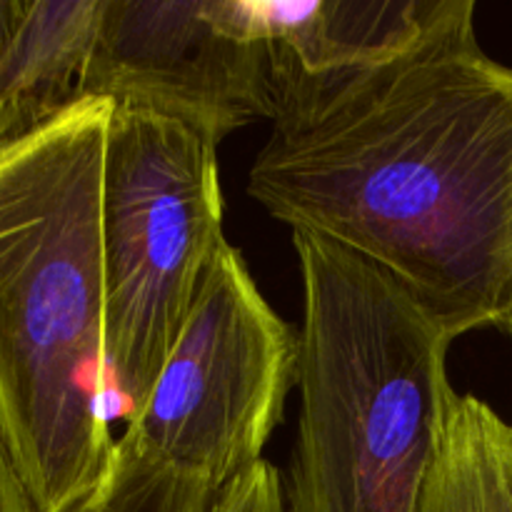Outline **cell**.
<instances>
[{
	"mask_svg": "<svg viewBox=\"0 0 512 512\" xmlns=\"http://www.w3.org/2000/svg\"><path fill=\"white\" fill-rule=\"evenodd\" d=\"M105 0H40L0 48V145L25 138L85 98Z\"/></svg>",
	"mask_w": 512,
	"mask_h": 512,
	"instance_id": "cell-8",
	"label": "cell"
},
{
	"mask_svg": "<svg viewBox=\"0 0 512 512\" xmlns=\"http://www.w3.org/2000/svg\"><path fill=\"white\" fill-rule=\"evenodd\" d=\"M303 275L288 512H420L453 385V338L390 275L293 233Z\"/></svg>",
	"mask_w": 512,
	"mask_h": 512,
	"instance_id": "cell-3",
	"label": "cell"
},
{
	"mask_svg": "<svg viewBox=\"0 0 512 512\" xmlns=\"http://www.w3.org/2000/svg\"><path fill=\"white\" fill-rule=\"evenodd\" d=\"M113 103L83 98L0 145V430L35 512H70L113 463L103 160Z\"/></svg>",
	"mask_w": 512,
	"mask_h": 512,
	"instance_id": "cell-2",
	"label": "cell"
},
{
	"mask_svg": "<svg viewBox=\"0 0 512 512\" xmlns=\"http://www.w3.org/2000/svg\"><path fill=\"white\" fill-rule=\"evenodd\" d=\"M298 360L300 338L263 298L240 250L220 240L148 400L120 440L223 490L263 460L298 385Z\"/></svg>",
	"mask_w": 512,
	"mask_h": 512,
	"instance_id": "cell-5",
	"label": "cell"
},
{
	"mask_svg": "<svg viewBox=\"0 0 512 512\" xmlns=\"http://www.w3.org/2000/svg\"><path fill=\"white\" fill-rule=\"evenodd\" d=\"M85 98L160 115L213 145L270 120L273 58L253 0H105Z\"/></svg>",
	"mask_w": 512,
	"mask_h": 512,
	"instance_id": "cell-6",
	"label": "cell"
},
{
	"mask_svg": "<svg viewBox=\"0 0 512 512\" xmlns=\"http://www.w3.org/2000/svg\"><path fill=\"white\" fill-rule=\"evenodd\" d=\"M0 512H35L33 500L15 470L3 430H0Z\"/></svg>",
	"mask_w": 512,
	"mask_h": 512,
	"instance_id": "cell-12",
	"label": "cell"
},
{
	"mask_svg": "<svg viewBox=\"0 0 512 512\" xmlns=\"http://www.w3.org/2000/svg\"><path fill=\"white\" fill-rule=\"evenodd\" d=\"M220 490L145 458L118 440L98 488L70 512H213Z\"/></svg>",
	"mask_w": 512,
	"mask_h": 512,
	"instance_id": "cell-10",
	"label": "cell"
},
{
	"mask_svg": "<svg viewBox=\"0 0 512 512\" xmlns=\"http://www.w3.org/2000/svg\"><path fill=\"white\" fill-rule=\"evenodd\" d=\"M273 85L248 193L390 275L453 340L512 338V65L480 48L473 0H443L375 68Z\"/></svg>",
	"mask_w": 512,
	"mask_h": 512,
	"instance_id": "cell-1",
	"label": "cell"
},
{
	"mask_svg": "<svg viewBox=\"0 0 512 512\" xmlns=\"http://www.w3.org/2000/svg\"><path fill=\"white\" fill-rule=\"evenodd\" d=\"M443 0H253L270 45L273 73L335 78L360 73L408 50Z\"/></svg>",
	"mask_w": 512,
	"mask_h": 512,
	"instance_id": "cell-7",
	"label": "cell"
},
{
	"mask_svg": "<svg viewBox=\"0 0 512 512\" xmlns=\"http://www.w3.org/2000/svg\"><path fill=\"white\" fill-rule=\"evenodd\" d=\"M420 512H512V423L453 393Z\"/></svg>",
	"mask_w": 512,
	"mask_h": 512,
	"instance_id": "cell-9",
	"label": "cell"
},
{
	"mask_svg": "<svg viewBox=\"0 0 512 512\" xmlns=\"http://www.w3.org/2000/svg\"><path fill=\"white\" fill-rule=\"evenodd\" d=\"M218 145L115 108L103 160L105 370L125 423L140 413L225 240Z\"/></svg>",
	"mask_w": 512,
	"mask_h": 512,
	"instance_id": "cell-4",
	"label": "cell"
},
{
	"mask_svg": "<svg viewBox=\"0 0 512 512\" xmlns=\"http://www.w3.org/2000/svg\"><path fill=\"white\" fill-rule=\"evenodd\" d=\"M213 512H288L283 475L260 460L220 490Z\"/></svg>",
	"mask_w": 512,
	"mask_h": 512,
	"instance_id": "cell-11",
	"label": "cell"
}]
</instances>
